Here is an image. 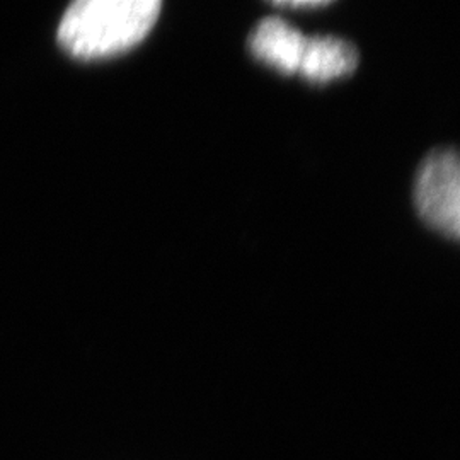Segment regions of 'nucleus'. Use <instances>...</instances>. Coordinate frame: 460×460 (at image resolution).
Segmentation results:
<instances>
[{
    "mask_svg": "<svg viewBox=\"0 0 460 460\" xmlns=\"http://www.w3.org/2000/svg\"><path fill=\"white\" fill-rule=\"evenodd\" d=\"M159 13L155 0H79L66 9L58 41L77 58L111 57L138 45Z\"/></svg>",
    "mask_w": 460,
    "mask_h": 460,
    "instance_id": "f257e3e1",
    "label": "nucleus"
},
{
    "mask_svg": "<svg viewBox=\"0 0 460 460\" xmlns=\"http://www.w3.org/2000/svg\"><path fill=\"white\" fill-rule=\"evenodd\" d=\"M414 203L418 214L433 229L460 241V152L438 148L421 163Z\"/></svg>",
    "mask_w": 460,
    "mask_h": 460,
    "instance_id": "f03ea898",
    "label": "nucleus"
},
{
    "mask_svg": "<svg viewBox=\"0 0 460 460\" xmlns=\"http://www.w3.org/2000/svg\"><path fill=\"white\" fill-rule=\"evenodd\" d=\"M307 43L309 36H304L279 16L263 19L249 40L252 55L281 74L300 72Z\"/></svg>",
    "mask_w": 460,
    "mask_h": 460,
    "instance_id": "7ed1b4c3",
    "label": "nucleus"
},
{
    "mask_svg": "<svg viewBox=\"0 0 460 460\" xmlns=\"http://www.w3.org/2000/svg\"><path fill=\"white\" fill-rule=\"evenodd\" d=\"M358 66L357 49L338 36H309L300 75L315 84L346 77Z\"/></svg>",
    "mask_w": 460,
    "mask_h": 460,
    "instance_id": "20e7f679",
    "label": "nucleus"
},
{
    "mask_svg": "<svg viewBox=\"0 0 460 460\" xmlns=\"http://www.w3.org/2000/svg\"><path fill=\"white\" fill-rule=\"evenodd\" d=\"M328 4L329 2H279L281 7H290V9H319Z\"/></svg>",
    "mask_w": 460,
    "mask_h": 460,
    "instance_id": "39448f33",
    "label": "nucleus"
}]
</instances>
